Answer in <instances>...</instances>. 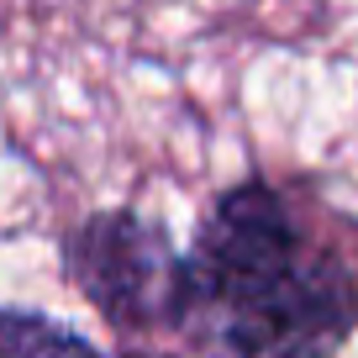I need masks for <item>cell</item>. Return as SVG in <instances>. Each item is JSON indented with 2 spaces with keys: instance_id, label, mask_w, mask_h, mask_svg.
Listing matches in <instances>:
<instances>
[{
  "instance_id": "cell-1",
  "label": "cell",
  "mask_w": 358,
  "mask_h": 358,
  "mask_svg": "<svg viewBox=\"0 0 358 358\" xmlns=\"http://www.w3.org/2000/svg\"><path fill=\"white\" fill-rule=\"evenodd\" d=\"M174 332L206 358H332L358 332V274L280 185L243 179L179 253Z\"/></svg>"
},
{
  "instance_id": "cell-2",
  "label": "cell",
  "mask_w": 358,
  "mask_h": 358,
  "mask_svg": "<svg viewBox=\"0 0 358 358\" xmlns=\"http://www.w3.org/2000/svg\"><path fill=\"white\" fill-rule=\"evenodd\" d=\"M64 274L122 332L174 327L179 253L143 211H95L64 237Z\"/></svg>"
},
{
  "instance_id": "cell-3",
  "label": "cell",
  "mask_w": 358,
  "mask_h": 358,
  "mask_svg": "<svg viewBox=\"0 0 358 358\" xmlns=\"http://www.w3.org/2000/svg\"><path fill=\"white\" fill-rule=\"evenodd\" d=\"M0 358H106L95 343H85L79 332L58 327L53 316L32 311H0ZM143 358V353H127Z\"/></svg>"
}]
</instances>
